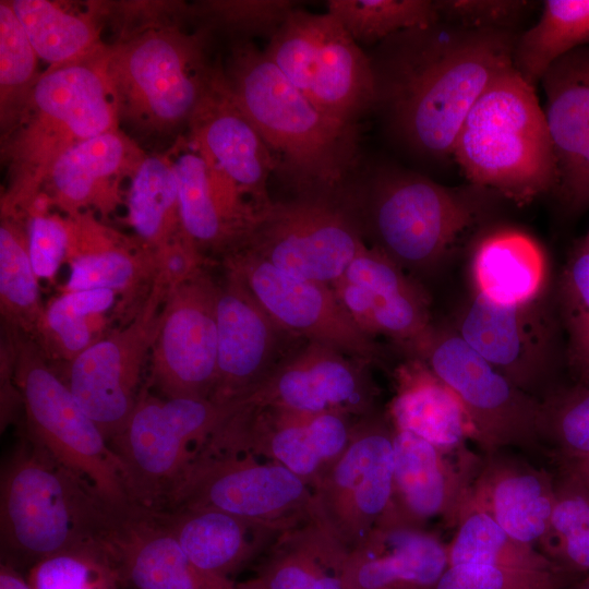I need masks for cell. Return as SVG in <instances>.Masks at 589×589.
<instances>
[{
    "mask_svg": "<svg viewBox=\"0 0 589 589\" xmlns=\"http://www.w3.org/2000/svg\"><path fill=\"white\" fill-rule=\"evenodd\" d=\"M226 85L271 151L276 172L296 193L338 195L360 165L359 125L318 110L251 40H235Z\"/></svg>",
    "mask_w": 589,
    "mask_h": 589,
    "instance_id": "2",
    "label": "cell"
},
{
    "mask_svg": "<svg viewBox=\"0 0 589 589\" xmlns=\"http://www.w3.org/2000/svg\"><path fill=\"white\" fill-rule=\"evenodd\" d=\"M241 404L159 398L141 390L123 430L109 442L130 503L164 509L202 446Z\"/></svg>",
    "mask_w": 589,
    "mask_h": 589,
    "instance_id": "8",
    "label": "cell"
},
{
    "mask_svg": "<svg viewBox=\"0 0 589 589\" xmlns=\"http://www.w3.org/2000/svg\"><path fill=\"white\" fill-rule=\"evenodd\" d=\"M358 419L242 404L204 446L277 462L312 488L342 454Z\"/></svg>",
    "mask_w": 589,
    "mask_h": 589,
    "instance_id": "17",
    "label": "cell"
},
{
    "mask_svg": "<svg viewBox=\"0 0 589 589\" xmlns=\"http://www.w3.org/2000/svg\"><path fill=\"white\" fill-rule=\"evenodd\" d=\"M105 541L118 561L124 589H237L232 580L199 572L158 510L110 506Z\"/></svg>",
    "mask_w": 589,
    "mask_h": 589,
    "instance_id": "24",
    "label": "cell"
},
{
    "mask_svg": "<svg viewBox=\"0 0 589 589\" xmlns=\"http://www.w3.org/2000/svg\"><path fill=\"white\" fill-rule=\"evenodd\" d=\"M351 196L372 247L411 269L443 261L506 201L483 187L444 185L390 163L371 168Z\"/></svg>",
    "mask_w": 589,
    "mask_h": 589,
    "instance_id": "4",
    "label": "cell"
},
{
    "mask_svg": "<svg viewBox=\"0 0 589 589\" xmlns=\"http://www.w3.org/2000/svg\"><path fill=\"white\" fill-rule=\"evenodd\" d=\"M469 500L515 539L542 546L550 529L555 479L496 452L479 465Z\"/></svg>",
    "mask_w": 589,
    "mask_h": 589,
    "instance_id": "29",
    "label": "cell"
},
{
    "mask_svg": "<svg viewBox=\"0 0 589 589\" xmlns=\"http://www.w3.org/2000/svg\"><path fill=\"white\" fill-rule=\"evenodd\" d=\"M365 247L349 190L272 201L241 248L290 275L332 285Z\"/></svg>",
    "mask_w": 589,
    "mask_h": 589,
    "instance_id": "11",
    "label": "cell"
},
{
    "mask_svg": "<svg viewBox=\"0 0 589 589\" xmlns=\"http://www.w3.org/2000/svg\"><path fill=\"white\" fill-rule=\"evenodd\" d=\"M153 287L167 296L204 271V256L183 230L154 249Z\"/></svg>",
    "mask_w": 589,
    "mask_h": 589,
    "instance_id": "51",
    "label": "cell"
},
{
    "mask_svg": "<svg viewBox=\"0 0 589 589\" xmlns=\"http://www.w3.org/2000/svg\"><path fill=\"white\" fill-rule=\"evenodd\" d=\"M32 589H124L116 556L105 541L72 548L28 569Z\"/></svg>",
    "mask_w": 589,
    "mask_h": 589,
    "instance_id": "42",
    "label": "cell"
},
{
    "mask_svg": "<svg viewBox=\"0 0 589 589\" xmlns=\"http://www.w3.org/2000/svg\"><path fill=\"white\" fill-rule=\"evenodd\" d=\"M256 574L237 589H345L348 550L314 520L284 531Z\"/></svg>",
    "mask_w": 589,
    "mask_h": 589,
    "instance_id": "33",
    "label": "cell"
},
{
    "mask_svg": "<svg viewBox=\"0 0 589 589\" xmlns=\"http://www.w3.org/2000/svg\"><path fill=\"white\" fill-rule=\"evenodd\" d=\"M107 50L40 73L4 132L2 154L10 178L1 200L2 215H24L41 193L52 164L68 148L119 129Z\"/></svg>",
    "mask_w": 589,
    "mask_h": 589,
    "instance_id": "3",
    "label": "cell"
},
{
    "mask_svg": "<svg viewBox=\"0 0 589 589\" xmlns=\"http://www.w3.org/2000/svg\"><path fill=\"white\" fill-rule=\"evenodd\" d=\"M394 426L376 412L359 418L342 454L312 485L313 520L347 550L386 519L393 505Z\"/></svg>",
    "mask_w": 589,
    "mask_h": 589,
    "instance_id": "14",
    "label": "cell"
},
{
    "mask_svg": "<svg viewBox=\"0 0 589 589\" xmlns=\"http://www.w3.org/2000/svg\"><path fill=\"white\" fill-rule=\"evenodd\" d=\"M538 21L518 35L514 70L536 87L550 65L589 45V0H545Z\"/></svg>",
    "mask_w": 589,
    "mask_h": 589,
    "instance_id": "35",
    "label": "cell"
},
{
    "mask_svg": "<svg viewBox=\"0 0 589 589\" xmlns=\"http://www.w3.org/2000/svg\"><path fill=\"white\" fill-rule=\"evenodd\" d=\"M555 479L550 529L542 545L565 568L589 570V491L567 469Z\"/></svg>",
    "mask_w": 589,
    "mask_h": 589,
    "instance_id": "43",
    "label": "cell"
},
{
    "mask_svg": "<svg viewBox=\"0 0 589 589\" xmlns=\"http://www.w3.org/2000/svg\"><path fill=\"white\" fill-rule=\"evenodd\" d=\"M217 375L211 400L243 401L294 349L297 337L260 304L241 277L226 267L217 293Z\"/></svg>",
    "mask_w": 589,
    "mask_h": 589,
    "instance_id": "20",
    "label": "cell"
},
{
    "mask_svg": "<svg viewBox=\"0 0 589 589\" xmlns=\"http://www.w3.org/2000/svg\"><path fill=\"white\" fill-rule=\"evenodd\" d=\"M520 33L438 21L401 31L369 55L376 110L389 137L430 164L453 159L458 131L472 105L513 67Z\"/></svg>",
    "mask_w": 589,
    "mask_h": 589,
    "instance_id": "1",
    "label": "cell"
},
{
    "mask_svg": "<svg viewBox=\"0 0 589 589\" xmlns=\"http://www.w3.org/2000/svg\"><path fill=\"white\" fill-rule=\"evenodd\" d=\"M557 180L553 193L572 212L589 206V45L553 62L540 81Z\"/></svg>",
    "mask_w": 589,
    "mask_h": 589,
    "instance_id": "23",
    "label": "cell"
},
{
    "mask_svg": "<svg viewBox=\"0 0 589 589\" xmlns=\"http://www.w3.org/2000/svg\"><path fill=\"white\" fill-rule=\"evenodd\" d=\"M50 203L39 194L24 213L28 254L38 279H52L67 259L69 232L65 217L48 212Z\"/></svg>",
    "mask_w": 589,
    "mask_h": 589,
    "instance_id": "48",
    "label": "cell"
},
{
    "mask_svg": "<svg viewBox=\"0 0 589 589\" xmlns=\"http://www.w3.org/2000/svg\"><path fill=\"white\" fill-rule=\"evenodd\" d=\"M546 273L542 249L521 230H489L474 247L471 275L476 294L492 303L517 306L537 301Z\"/></svg>",
    "mask_w": 589,
    "mask_h": 589,
    "instance_id": "34",
    "label": "cell"
},
{
    "mask_svg": "<svg viewBox=\"0 0 589 589\" xmlns=\"http://www.w3.org/2000/svg\"><path fill=\"white\" fill-rule=\"evenodd\" d=\"M190 143L260 212L272 203L268 180L275 159L256 128L232 98L216 68L207 93L189 125Z\"/></svg>",
    "mask_w": 589,
    "mask_h": 589,
    "instance_id": "21",
    "label": "cell"
},
{
    "mask_svg": "<svg viewBox=\"0 0 589 589\" xmlns=\"http://www.w3.org/2000/svg\"><path fill=\"white\" fill-rule=\"evenodd\" d=\"M263 51L328 117L358 124L374 109L370 57L330 13H312L297 7Z\"/></svg>",
    "mask_w": 589,
    "mask_h": 589,
    "instance_id": "10",
    "label": "cell"
},
{
    "mask_svg": "<svg viewBox=\"0 0 589 589\" xmlns=\"http://www.w3.org/2000/svg\"><path fill=\"white\" fill-rule=\"evenodd\" d=\"M70 275L64 291L109 289L124 300L152 287L154 250L101 224L92 211L65 215Z\"/></svg>",
    "mask_w": 589,
    "mask_h": 589,
    "instance_id": "30",
    "label": "cell"
},
{
    "mask_svg": "<svg viewBox=\"0 0 589 589\" xmlns=\"http://www.w3.org/2000/svg\"><path fill=\"white\" fill-rule=\"evenodd\" d=\"M217 293L218 284L204 269L164 302L151 381L166 398H211L217 375Z\"/></svg>",
    "mask_w": 589,
    "mask_h": 589,
    "instance_id": "18",
    "label": "cell"
},
{
    "mask_svg": "<svg viewBox=\"0 0 589 589\" xmlns=\"http://www.w3.org/2000/svg\"><path fill=\"white\" fill-rule=\"evenodd\" d=\"M10 361L32 440L85 479L109 505H130L109 442L31 337L11 330Z\"/></svg>",
    "mask_w": 589,
    "mask_h": 589,
    "instance_id": "9",
    "label": "cell"
},
{
    "mask_svg": "<svg viewBox=\"0 0 589 589\" xmlns=\"http://www.w3.org/2000/svg\"><path fill=\"white\" fill-rule=\"evenodd\" d=\"M291 0L207 1L197 13L208 27H218L236 35V40L254 36L268 39L280 27L287 15L299 4Z\"/></svg>",
    "mask_w": 589,
    "mask_h": 589,
    "instance_id": "47",
    "label": "cell"
},
{
    "mask_svg": "<svg viewBox=\"0 0 589 589\" xmlns=\"http://www.w3.org/2000/svg\"><path fill=\"white\" fill-rule=\"evenodd\" d=\"M181 227L203 252H233L244 245L259 211L189 143L172 159Z\"/></svg>",
    "mask_w": 589,
    "mask_h": 589,
    "instance_id": "28",
    "label": "cell"
},
{
    "mask_svg": "<svg viewBox=\"0 0 589 589\" xmlns=\"http://www.w3.org/2000/svg\"><path fill=\"white\" fill-rule=\"evenodd\" d=\"M556 572H534L486 564L448 565L435 589H557Z\"/></svg>",
    "mask_w": 589,
    "mask_h": 589,
    "instance_id": "50",
    "label": "cell"
},
{
    "mask_svg": "<svg viewBox=\"0 0 589 589\" xmlns=\"http://www.w3.org/2000/svg\"><path fill=\"white\" fill-rule=\"evenodd\" d=\"M456 527V533L447 544L448 565L473 563L534 572L557 570L558 565L546 554L507 533L474 505L469 495Z\"/></svg>",
    "mask_w": 589,
    "mask_h": 589,
    "instance_id": "38",
    "label": "cell"
},
{
    "mask_svg": "<svg viewBox=\"0 0 589 589\" xmlns=\"http://www.w3.org/2000/svg\"><path fill=\"white\" fill-rule=\"evenodd\" d=\"M454 329L482 358L532 396L549 375L552 334L536 301L505 306L476 294Z\"/></svg>",
    "mask_w": 589,
    "mask_h": 589,
    "instance_id": "22",
    "label": "cell"
},
{
    "mask_svg": "<svg viewBox=\"0 0 589 589\" xmlns=\"http://www.w3.org/2000/svg\"><path fill=\"white\" fill-rule=\"evenodd\" d=\"M366 366L334 348L306 341L285 357L242 402L359 419L374 412L376 392Z\"/></svg>",
    "mask_w": 589,
    "mask_h": 589,
    "instance_id": "19",
    "label": "cell"
},
{
    "mask_svg": "<svg viewBox=\"0 0 589 589\" xmlns=\"http://www.w3.org/2000/svg\"><path fill=\"white\" fill-rule=\"evenodd\" d=\"M458 396L486 454L541 443V401L474 351L453 329L431 326L411 350Z\"/></svg>",
    "mask_w": 589,
    "mask_h": 589,
    "instance_id": "12",
    "label": "cell"
},
{
    "mask_svg": "<svg viewBox=\"0 0 589 589\" xmlns=\"http://www.w3.org/2000/svg\"><path fill=\"white\" fill-rule=\"evenodd\" d=\"M10 2L38 58L50 67L84 59L105 48L87 17L49 0Z\"/></svg>",
    "mask_w": 589,
    "mask_h": 589,
    "instance_id": "39",
    "label": "cell"
},
{
    "mask_svg": "<svg viewBox=\"0 0 589 589\" xmlns=\"http://www.w3.org/2000/svg\"><path fill=\"white\" fill-rule=\"evenodd\" d=\"M206 33L152 29L108 47L107 68L120 120L161 135L189 125L216 70L207 62Z\"/></svg>",
    "mask_w": 589,
    "mask_h": 589,
    "instance_id": "7",
    "label": "cell"
},
{
    "mask_svg": "<svg viewBox=\"0 0 589 589\" xmlns=\"http://www.w3.org/2000/svg\"><path fill=\"white\" fill-rule=\"evenodd\" d=\"M130 179L127 194L129 223L136 239L154 250L182 230L172 159L146 155Z\"/></svg>",
    "mask_w": 589,
    "mask_h": 589,
    "instance_id": "37",
    "label": "cell"
},
{
    "mask_svg": "<svg viewBox=\"0 0 589 589\" xmlns=\"http://www.w3.org/2000/svg\"><path fill=\"white\" fill-rule=\"evenodd\" d=\"M560 301L568 340V359L579 383L589 385V245L582 241L561 279Z\"/></svg>",
    "mask_w": 589,
    "mask_h": 589,
    "instance_id": "46",
    "label": "cell"
},
{
    "mask_svg": "<svg viewBox=\"0 0 589 589\" xmlns=\"http://www.w3.org/2000/svg\"><path fill=\"white\" fill-rule=\"evenodd\" d=\"M577 589H589V577L584 580L578 587Z\"/></svg>",
    "mask_w": 589,
    "mask_h": 589,
    "instance_id": "54",
    "label": "cell"
},
{
    "mask_svg": "<svg viewBox=\"0 0 589 589\" xmlns=\"http://www.w3.org/2000/svg\"><path fill=\"white\" fill-rule=\"evenodd\" d=\"M449 455L410 432L394 429L388 518L416 528H424L434 518L457 524L479 466L476 461L457 466Z\"/></svg>",
    "mask_w": 589,
    "mask_h": 589,
    "instance_id": "25",
    "label": "cell"
},
{
    "mask_svg": "<svg viewBox=\"0 0 589 589\" xmlns=\"http://www.w3.org/2000/svg\"><path fill=\"white\" fill-rule=\"evenodd\" d=\"M327 12L359 45H377L401 31L441 20L435 0H329Z\"/></svg>",
    "mask_w": 589,
    "mask_h": 589,
    "instance_id": "41",
    "label": "cell"
},
{
    "mask_svg": "<svg viewBox=\"0 0 589 589\" xmlns=\"http://www.w3.org/2000/svg\"><path fill=\"white\" fill-rule=\"evenodd\" d=\"M395 395L388 407L394 429L410 432L447 454L461 450L473 430L456 393L420 358L394 372Z\"/></svg>",
    "mask_w": 589,
    "mask_h": 589,
    "instance_id": "32",
    "label": "cell"
},
{
    "mask_svg": "<svg viewBox=\"0 0 589 589\" xmlns=\"http://www.w3.org/2000/svg\"><path fill=\"white\" fill-rule=\"evenodd\" d=\"M0 589H32L19 570L9 564L2 563L0 568Z\"/></svg>",
    "mask_w": 589,
    "mask_h": 589,
    "instance_id": "52",
    "label": "cell"
},
{
    "mask_svg": "<svg viewBox=\"0 0 589 589\" xmlns=\"http://www.w3.org/2000/svg\"><path fill=\"white\" fill-rule=\"evenodd\" d=\"M540 430L562 462L589 458V385L578 382L541 401Z\"/></svg>",
    "mask_w": 589,
    "mask_h": 589,
    "instance_id": "45",
    "label": "cell"
},
{
    "mask_svg": "<svg viewBox=\"0 0 589 589\" xmlns=\"http://www.w3.org/2000/svg\"><path fill=\"white\" fill-rule=\"evenodd\" d=\"M584 241L589 245V232H588V235L586 236V238L584 239Z\"/></svg>",
    "mask_w": 589,
    "mask_h": 589,
    "instance_id": "55",
    "label": "cell"
},
{
    "mask_svg": "<svg viewBox=\"0 0 589 589\" xmlns=\"http://www.w3.org/2000/svg\"><path fill=\"white\" fill-rule=\"evenodd\" d=\"M38 56L10 1H0V111L4 132L39 77Z\"/></svg>",
    "mask_w": 589,
    "mask_h": 589,
    "instance_id": "44",
    "label": "cell"
},
{
    "mask_svg": "<svg viewBox=\"0 0 589 589\" xmlns=\"http://www.w3.org/2000/svg\"><path fill=\"white\" fill-rule=\"evenodd\" d=\"M158 512L191 564L219 580H231V575L289 530L208 507Z\"/></svg>",
    "mask_w": 589,
    "mask_h": 589,
    "instance_id": "31",
    "label": "cell"
},
{
    "mask_svg": "<svg viewBox=\"0 0 589 589\" xmlns=\"http://www.w3.org/2000/svg\"><path fill=\"white\" fill-rule=\"evenodd\" d=\"M441 21L460 26L521 33L519 27L541 3L530 0H435Z\"/></svg>",
    "mask_w": 589,
    "mask_h": 589,
    "instance_id": "49",
    "label": "cell"
},
{
    "mask_svg": "<svg viewBox=\"0 0 589 589\" xmlns=\"http://www.w3.org/2000/svg\"><path fill=\"white\" fill-rule=\"evenodd\" d=\"M216 508L291 529L313 520L312 489L286 467L202 446L164 509Z\"/></svg>",
    "mask_w": 589,
    "mask_h": 589,
    "instance_id": "13",
    "label": "cell"
},
{
    "mask_svg": "<svg viewBox=\"0 0 589 589\" xmlns=\"http://www.w3.org/2000/svg\"><path fill=\"white\" fill-rule=\"evenodd\" d=\"M0 491L1 548L16 569L106 539L110 505L31 437L10 456Z\"/></svg>",
    "mask_w": 589,
    "mask_h": 589,
    "instance_id": "6",
    "label": "cell"
},
{
    "mask_svg": "<svg viewBox=\"0 0 589 589\" xmlns=\"http://www.w3.org/2000/svg\"><path fill=\"white\" fill-rule=\"evenodd\" d=\"M250 291L288 333L334 348L368 364L381 356L373 337L347 313L330 285L280 271L240 248L226 256Z\"/></svg>",
    "mask_w": 589,
    "mask_h": 589,
    "instance_id": "16",
    "label": "cell"
},
{
    "mask_svg": "<svg viewBox=\"0 0 589 589\" xmlns=\"http://www.w3.org/2000/svg\"><path fill=\"white\" fill-rule=\"evenodd\" d=\"M447 566V544L436 534L388 518L348 550L344 588L435 589Z\"/></svg>",
    "mask_w": 589,
    "mask_h": 589,
    "instance_id": "26",
    "label": "cell"
},
{
    "mask_svg": "<svg viewBox=\"0 0 589 589\" xmlns=\"http://www.w3.org/2000/svg\"><path fill=\"white\" fill-rule=\"evenodd\" d=\"M146 155L116 129L82 141L52 164L41 193L67 215L98 211L110 214L120 203V184Z\"/></svg>",
    "mask_w": 589,
    "mask_h": 589,
    "instance_id": "27",
    "label": "cell"
},
{
    "mask_svg": "<svg viewBox=\"0 0 589 589\" xmlns=\"http://www.w3.org/2000/svg\"><path fill=\"white\" fill-rule=\"evenodd\" d=\"M562 467L570 471L589 491V458L563 461Z\"/></svg>",
    "mask_w": 589,
    "mask_h": 589,
    "instance_id": "53",
    "label": "cell"
},
{
    "mask_svg": "<svg viewBox=\"0 0 589 589\" xmlns=\"http://www.w3.org/2000/svg\"><path fill=\"white\" fill-rule=\"evenodd\" d=\"M0 306L11 330L35 336L44 313L38 278L33 269L23 218L1 215Z\"/></svg>",
    "mask_w": 589,
    "mask_h": 589,
    "instance_id": "40",
    "label": "cell"
},
{
    "mask_svg": "<svg viewBox=\"0 0 589 589\" xmlns=\"http://www.w3.org/2000/svg\"><path fill=\"white\" fill-rule=\"evenodd\" d=\"M165 300L166 294L152 286L130 323L69 362L67 384L108 442L121 433L135 407Z\"/></svg>",
    "mask_w": 589,
    "mask_h": 589,
    "instance_id": "15",
    "label": "cell"
},
{
    "mask_svg": "<svg viewBox=\"0 0 589 589\" xmlns=\"http://www.w3.org/2000/svg\"><path fill=\"white\" fill-rule=\"evenodd\" d=\"M453 159L471 184L522 205L553 192L556 160L545 113L515 70L500 73L467 113Z\"/></svg>",
    "mask_w": 589,
    "mask_h": 589,
    "instance_id": "5",
    "label": "cell"
},
{
    "mask_svg": "<svg viewBox=\"0 0 589 589\" xmlns=\"http://www.w3.org/2000/svg\"><path fill=\"white\" fill-rule=\"evenodd\" d=\"M117 293L109 289L64 291L45 306L32 338L44 354L71 362L103 338Z\"/></svg>",
    "mask_w": 589,
    "mask_h": 589,
    "instance_id": "36",
    "label": "cell"
}]
</instances>
